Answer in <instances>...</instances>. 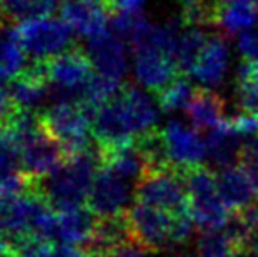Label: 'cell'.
<instances>
[{
  "label": "cell",
  "instance_id": "cell-29",
  "mask_svg": "<svg viewBox=\"0 0 258 257\" xmlns=\"http://www.w3.org/2000/svg\"><path fill=\"white\" fill-rule=\"evenodd\" d=\"M218 0H179V20L186 27H214Z\"/></svg>",
  "mask_w": 258,
  "mask_h": 257
},
{
  "label": "cell",
  "instance_id": "cell-26",
  "mask_svg": "<svg viewBox=\"0 0 258 257\" xmlns=\"http://www.w3.org/2000/svg\"><path fill=\"white\" fill-rule=\"evenodd\" d=\"M235 97L242 113L258 117V67L242 60L235 74Z\"/></svg>",
  "mask_w": 258,
  "mask_h": 257
},
{
  "label": "cell",
  "instance_id": "cell-14",
  "mask_svg": "<svg viewBox=\"0 0 258 257\" xmlns=\"http://www.w3.org/2000/svg\"><path fill=\"white\" fill-rule=\"evenodd\" d=\"M184 175L174 169H153L143 176L136 189V201L165 210L172 215H190Z\"/></svg>",
  "mask_w": 258,
  "mask_h": 257
},
{
  "label": "cell",
  "instance_id": "cell-24",
  "mask_svg": "<svg viewBox=\"0 0 258 257\" xmlns=\"http://www.w3.org/2000/svg\"><path fill=\"white\" fill-rule=\"evenodd\" d=\"M197 254L199 257H241L246 254V247L227 226L214 231H202L197 240Z\"/></svg>",
  "mask_w": 258,
  "mask_h": 257
},
{
  "label": "cell",
  "instance_id": "cell-10",
  "mask_svg": "<svg viewBox=\"0 0 258 257\" xmlns=\"http://www.w3.org/2000/svg\"><path fill=\"white\" fill-rule=\"evenodd\" d=\"M132 74L143 88L158 93L179 76L176 53L144 35L132 44Z\"/></svg>",
  "mask_w": 258,
  "mask_h": 257
},
{
  "label": "cell",
  "instance_id": "cell-7",
  "mask_svg": "<svg viewBox=\"0 0 258 257\" xmlns=\"http://www.w3.org/2000/svg\"><path fill=\"white\" fill-rule=\"evenodd\" d=\"M42 125L69 153L88 150L93 136L92 111L74 100H51L42 115Z\"/></svg>",
  "mask_w": 258,
  "mask_h": 257
},
{
  "label": "cell",
  "instance_id": "cell-1",
  "mask_svg": "<svg viewBox=\"0 0 258 257\" xmlns=\"http://www.w3.org/2000/svg\"><path fill=\"white\" fill-rule=\"evenodd\" d=\"M160 111L158 100L141 86L119 88L92 111L93 137L102 151L132 144L156 130Z\"/></svg>",
  "mask_w": 258,
  "mask_h": 257
},
{
  "label": "cell",
  "instance_id": "cell-6",
  "mask_svg": "<svg viewBox=\"0 0 258 257\" xmlns=\"http://www.w3.org/2000/svg\"><path fill=\"white\" fill-rule=\"evenodd\" d=\"M188 189L190 215L195 226L202 231H214L227 227L234 212L220 192L218 178L211 169L199 168L184 175Z\"/></svg>",
  "mask_w": 258,
  "mask_h": 257
},
{
  "label": "cell",
  "instance_id": "cell-5",
  "mask_svg": "<svg viewBox=\"0 0 258 257\" xmlns=\"http://www.w3.org/2000/svg\"><path fill=\"white\" fill-rule=\"evenodd\" d=\"M9 130L20 148L21 166L27 176L42 180L60 166L65 150L35 115L18 111L9 122Z\"/></svg>",
  "mask_w": 258,
  "mask_h": 257
},
{
  "label": "cell",
  "instance_id": "cell-23",
  "mask_svg": "<svg viewBox=\"0 0 258 257\" xmlns=\"http://www.w3.org/2000/svg\"><path fill=\"white\" fill-rule=\"evenodd\" d=\"M23 166H21L20 148L13 132L0 129V190L23 189Z\"/></svg>",
  "mask_w": 258,
  "mask_h": 257
},
{
  "label": "cell",
  "instance_id": "cell-11",
  "mask_svg": "<svg viewBox=\"0 0 258 257\" xmlns=\"http://www.w3.org/2000/svg\"><path fill=\"white\" fill-rule=\"evenodd\" d=\"M160 139L167 169L186 175L204 166L207 143L195 127H190L177 118H170L160 130Z\"/></svg>",
  "mask_w": 258,
  "mask_h": 257
},
{
  "label": "cell",
  "instance_id": "cell-37",
  "mask_svg": "<svg viewBox=\"0 0 258 257\" xmlns=\"http://www.w3.org/2000/svg\"><path fill=\"white\" fill-rule=\"evenodd\" d=\"M7 83H9V79H7L6 76H4V72L0 71V85H7Z\"/></svg>",
  "mask_w": 258,
  "mask_h": 257
},
{
  "label": "cell",
  "instance_id": "cell-3",
  "mask_svg": "<svg viewBox=\"0 0 258 257\" xmlns=\"http://www.w3.org/2000/svg\"><path fill=\"white\" fill-rule=\"evenodd\" d=\"M130 240L151 252L186 245L194 234L191 215H172L141 201H134L125 215Z\"/></svg>",
  "mask_w": 258,
  "mask_h": 257
},
{
  "label": "cell",
  "instance_id": "cell-33",
  "mask_svg": "<svg viewBox=\"0 0 258 257\" xmlns=\"http://www.w3.org/2000/svg\"><path fill=\"white\" fill-rule=\"evenodd\" d=\"M14 104L11 99L9 86L0 85V129H4V125L9 124L14 117Z\"/></svg>",
  "mask_w": 258,
  "mask_h": 257
},
{
  "label": "cell",
  "instance_id": "cell-17",
  "mask_svg": "<svg viewBox=\"0 0 258 257\" xmlns=\"http://www.w3.org/2000/svg\"><path fill=\"white\" fill-rule=\"evenodd\" d=\"M230 69V48L221 35H209L191 69V76L202 86L214 90L223 85Z\"/></svg>",
  "mask_w": 258,
  "mask_h": 257
},
{
  "label": "cell",
  "instance_id": "cell-35",
  "mask_svg": "<svg viewBox=\"0 0 258 257\" xmlns=\"http://www.w3.org/2000/svg\"><path fill=\"white\" fill-rule=\"evenodd\" d=\"M7 252H9V248H7V245H6V240L0 236V257H4Z\"/></svg>",
  "mask_w": 258,
  "mask_h": 257
},
{
  "label": "cell",
  "instance_id": "cell-31",
  "mask_svg": "<svg viewBox=\"0 0 258 257\" xmlns=\"http://www.w3.org/2000/svg\"><path fill=\"white\" fill-rule=\"evenodd\" d=\"M239 166L246 171L249 176L253 187L258 195V136H253L246 139L244 146H242L241 157H239Z\"/></svg>",
  "mask_w": 258,
  "mask_h": 257
},
{
  "label": "cell",
  "instance_id": "cell-22",
  "mask_svg": "<svg viewBox=\"0 0 258 257\" xmlns=\"http://www.w3.org/2000/svg\"><path fill=\"white\" fill-rule=\"evenodd\" d=\"M186 115L191 125L201 130H213L225 118V100L214 90H197L186 108Z\"/></svg>",
  "mask_w": 258,
  "mask_h": 257
},
{
  "label": "cell",
  "instance_id": "cell-36",
  "mask_svg": "<svg viewBox=\"0 0 258 257\" xmlns=\"http://www.w3.org/2000/svg\"><path fill=\"white\" fill-rule=\"evenodd\" d=\"M85 257H109V254L107 252H102V250H95V252H90V254Z\"/></svg>",
  "mask_w": 258,
  "mask_h": 257
},
{
  "label": "cell",
  "instance_id": "cell-18",
  "mask_svg": "<svg viewBox=\"0 0 258 257\" xmlns=\"http://www.w3.org/2000/svg\"><path fill=\"white\" fill-rule=\"evenodd\" d=\"M9 93L14 108L20 113L35 115V111L48 108L46 104L53 100L51 88L46 81L44 72L39 71H27L18 78H14L9 83Z\"/></svg>",
  "mask_w": 258,
  "mask_h": 257
},
{
  "label": "cell",
  "instance_id": "cell-34",
  "mask_svg": "<svg viewBox=\"0 0 258 257\" xmlns=\"http://www.w3.org/2000/svg\"><path fill=\"white\" fill-rule=\"evenodd\" d=\"M114 13H143L144 0H107Z\"/></svg>",
  "mask_w": 258,
  "mask_h": 257
},
{
  "label": "cell",
  "instance_id": "cell-30",
  "mask_svg": "<svg viewBox=\"0 0 258 257\" xmlns=\"http://www.w3.org/2000/svg\"><path fill=\"white\" fill-rule=\"evenodd\" d=\"M16 257H85L78 248L58 245L53 241L30 240L16 245Z\"/></svg>",
  "mask_w": 258,
  "mask_h": 257
},
{
  "label": "cell",
  "instance_id": "cell-4",
  "mask_svg": "<svg viewBox=\"0 0 258 257\" xmlns=\"http://www.w3.org/2000/svg\"><path fill=\"white\" fill-rule=\"evenodd\" d=\"M99 169V157L93 151L85 150L72 153L41 180L42 197L53 210H69L88 204Z\"/></svg>",
  "mask_w": 258,
  "mask_h": 257
},
{
  "label": "cell",
  "instance_id": "cell-13",
  "mask_svg": "<svg viewBox=\"0 0 258 257\" xmlns=\"http://www.w3.org/2000/svg\"><path fill=\"white\" fill-rule=\"evenodd\" d=\"M137 183L104 164L92 187L88 208L99 220L125 217L136 201Z\"/></svg>",
  "mask_w": 258,
  "mask_h": 257
},
{
  "label": "cell",
  "instance_id": "cell-9",
  "mask_svg": "<svg viewBox=\"0 0 258 257\" xmlns=\"http://www.w3.org/2000/svg\"><path fill=\"white\" fill-rule=\"evenodd\" d=\"M16 30L28 59L37 64H48L56 57L71 52L76 35L63 18L54 16L20 21Z\"/></svg>",
  "mask_w": 258,
  "mask_h": 257
},
{
  "label": "cell",
  "instance_id": "cell-2",
  "mask_svg": "<svg viewBox=\"0 0 258 257\" xmlns=\"http://www.w3.org/2000/svg\"><path fill=\"white\" fill-rule=\"evenodd\" d=\"M54 212L44 197L20 190H0V236L20 245L23 241H51Z\"/></svg>",
  "mask_w": 258,
  "mask_h": 257
},
{
  "label": "cell",
  "instance_id": "cell-39",
  "mask_svg": "<svg viewBox=\"0 0 258 257\" xmlns=\"http://www.w3.org/2000/svg\"><path fill=\"white\" fill-rule=\"evenodd\" d=\"M0 13H2V0H0Z\"/></svg>",
  "mask_w": 258,
  "mask_h": 257
},
{
  "label": "cell",
  "instance_id": "cell-27",
  "mask_svg": "<svg viewBox=\"0 0 258 257\" xmlns=\"http://www.w3.org/2000/svg\"><path fill=\"white\" fill-rule=\"evenodd\" d=\"M206 41L207 35L199 27H188L186 30H181L176 48V62L181 72L191 74V69L197 62Z\"/></svg>",
  "mask_w": 258,
  "mask_h": 257
},
{
  "label": "cell",
  "instance_id": "cell-16",
  "mask_svg": "<svg viewBox=\"0 0 258 257\" xmlns=\"http://www.w3.org/2000/svg\"><path fill=\"white\" fill-rule=\"evenodd\" d=\"M107 0H61L60 18L72 28L76 35L85 41L109 30Z\"/></svg>",
  "mask_w": 258,
  "mask_h": 257
},
{
  "label": "cell",
  "instance_id": "cell-28",
  "mask_svg": "<svg viewBox=\"0 0 258 257\" xmlns=\"http://www.w3.org/2000/svg\"><path fill=\"white\" fill-rule=\"evenodd\" d=\"M195 92L197 90H194V86L190 85L188 79L177 76L170 85H167L162 92L156 93V100H158L162 111H165V113H176V111L181 110L186 111Z\"/></svg>",
  "mask_w": 258,
  "mask_h": 257
},
{
  "label": "cell",
  "instance_id": "cell-38",
  "mask_svg": "<svg viewBox=\"0 0 258 257\" xmlns=\"http://www.w3.org/2000/svg\"><path fill=\"white\" fill-rule=\"evenodd\" d=\"M174 257H194V255H188V254H177V255H174Z\"/></svg>",
  "mask_w": 258,
  "mask_h": 257
},
{
  "label": "cell",
  "instance_id": "cell-20",
  "mask_svg": "<svg viewBox=\"0 0 258 257\" xmlns=\"http://www.w3.org/2000/svg\"><path fill=\"white\" fill-rule=\"evenodd\" d=\"M258 21V0H218L214 27L227 35H241Z\"/></svg>",
  "mask_w": 258,
  "mask_h": 257
},
{
  "label": "cell",
  "instance_id": "cell-8",
  "mask_svg": "<svg viewBox=\"0 0 258 257\" xmlns=\"http://www.w3.org/2000/svg\"><path fill=\"white\" fill-rule=\"evenodd\" d=\"M42 72L51 88L53 100H74L88 108L95 74L85 53L71 49L46 64Z\"/></svg>",
  "mask_w": 258,
  "mask_h": 257
},
{
  "label": "cell",
  "instance_id": "cell-32",
  "mask_svg": "<svg viewBox=\"0 0 258 257\" xmlns=\"http://www.w3.org/2000/svg\"><path fill=\"white\" fill-rule=\"evenodd\" d=\"M237 49L242 55V60H249L258 67V32H242L237 39Z\"/></svg>",
  "mask_w": 258,
  "mask_h": 257
},
{
  "label": "cell",
  "instance_id": "cell-21",
  "mask_svg": "<svg viewBox=\"0 0 258 257\" xmlns=\"http://www.w3.org/2000/svg\"><path fill=\"white\" fill-rule=\"evenodd\" d=\"M220 192L232 212H241L258 202L256 190L253 187L249 176L239 164L221 168L216 175Z\"/></svg>",
  "mask_w": 258,
  "mask_h": 257
},
{
  "label": "cell",
  "instance_id": "cell-25",
  "mask_svg": "<svg viewBox=\"0 0 258 257\" xmlns=\"http://www.w3.org/2000/svg\"><path fill=\"white\" fill-rule=\"evenodd\" d=\"M28 55L25 52L16 27L0 28V71L9 81L27 72Z\"/></svg>",
  "mask_w": 258,
  "mask_h": 257
},
{
  "label": "cell",
  "instance_id": "cell-19",
  "mask_svg": "<svg viewBox=\"0 0 258 257\" xmlns=\"http://www.w3.org/2000/svg\"><path fill=\"white\" fill-rule=\"evenodd\" d=\"M246 139L249 137H246L237 129L232 118L230 120L227 118L207 134V157L216 166H220V169L239 164V157H241Z\"/></svg>",
  "mask_w": 258,
  "mask_h": 257
},
{
  "label": "cell",
  "instance_id": "cell-15",
  "mask_svg": "<svg viewBox=\"0 0 258 257\" xmlns=\"http://www.w3.org/2000/svg\"><path fill=\"white\" fill-rule=\"evenodd\" d=\"M97 217L85 206L69 210H54V222L51 231V241L65 247L81 248L95 243Z\"/></svg>",
  "mask_w": 258,
  "mask_h": 257
},
{
  "label": "cell",
  "instance_id": "cell-12",
  "mask_svg": "<svg viewBox=\"0 0 258 257\" xmlns=\"http://www.w3.org/2000/svg\"><path fill=\"white\" fill-rule=\"evenodd\" d=\"M99 79L119 90L123 79L132 69V55L128 42L114 30H105L93 39H88L83 52Z\"/></svg>",
  "mask_w": 258,
  "mask_h": 257
}]
</instances>
